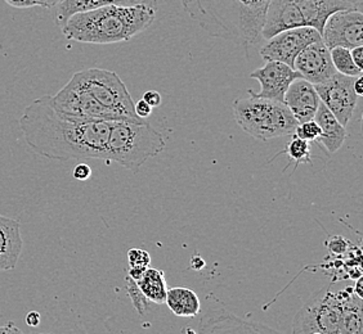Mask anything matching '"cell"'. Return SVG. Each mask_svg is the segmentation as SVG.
Masks as SVG:
<instances>
[{"label": "cell", "mask_w": 363, "mask_h": 334, "mask_svg": "<svg viewBox=\"0 0 363 334\" xmlns=\"http://www.w3.org/2000/svg\"><path fill=\"white\" fill-rule=\"evenodd\" d=\"M330 56H331V61L334 63L336 72L353 77L362 75V70L358 69L356 63L353 62L350 49L342 48V47L331 48L330 49Z\"/></svg>", "instance_id": "cell-23"}, {"label": "cell", "mask_w": 363, "mask_h": 334, "mask_svg": "<svg viewBox=\"0 0 363 334\" xmlns=\"http://www.w3.org/2000/svg\"><path fill=\"white\" fill-rule=\"evenodd\" d=\"M353 88H354V91H356L357 96H358V97H362V96H363L362 75H361V76L356 77V80H354V85H353Z\"/></svg>", "instance_id": "cell-36"}, {"label": "cell", "mask_w": 363, "mask_h": 334, "mask_svg": "<svg viewBox=\"0 0 363 334\" xmlns=\"http://www.w3.org/2000/svg\"><path fill=\"white\" fill-rule=\"evenodd\" d=\"M353 8L345 0H269L262 40L284 30L309 26L322 33L330 14L339 9Z\"/></svg>", "instance_id": "cell-7"}, {"label": "cell", "mask_w": 363, "mask_h": 334, "mask_svg": "<svg viewBox=\"0 0 363 334\" xmlns=\"http://www.w3.org/2000/svg\"><path fill=\"white\" fill-rule=\"evenodd\" d=\"M313 120L321 127V137L318 138L317 143L325 146L328 154L337 152L347 139L345 126L339 122V120L333 115V112L322 102L317 108Z\"/></svg>", "instance_id": "cell-18"}, {"label": "cell", "mask_w": 363, "mask_h": 334, "mask_svg": "<svg viewBox=\"0 0 363 334\" xmlns=\"http://www.w3.org/2000/svg\"><path fill=\"white\" fill-rule=\"evenodd\" d=\"M298 77H301L299 72L287 66L286 63L266 61V64L263 67H259L250 74V79L259 81L262 89L259 93H254L249 89L247 93L255 97L284 102L287 88Z\"/></svg>", "instance_id": "cell-13"}, {"label": "cell", "mask_w": 363, "mask_h": 334, "mask_svg": "<svg viewBox=\"0 0 363 334\" xmlns=\"http://www.w3.org/2000/svg\"><path fill=\"white\" fill-rule=\"evenodd\" d=\"M354 80L356 77L336 72L326 81L315 85L320 100L333 112L342 126L350 124L359 98L353 88Z\"/></svg>", "instance_id": "cell-10"}, {"label": "cell", "mask_w": 363, "mask_h": 334, "mask_svg": "<svg viewBox=\"0 0 363 334\" xmlns=\"http://www.w3.org/2000/svg\"><path fill=\"white\" fill-rule=\"evenodd\" d=\"M36 6H40L43 8L57 7L63 0H35Z\"/></svg>", "instance_id": "cell-35"}, {"label": "cell", "mask_w": 363, "mask_h": 334, "mask_svg": "<svg viewBox=\"0 0 363 334\" xmlns=\"http://www.w3.org/2000/svg\"><path fill=\"white\" fill-rule=\"evenodd\" d=\"M318 40H322V36L315 28H287L267 39L259 53L264 61H279L294 69L296 56L309 44Z\"/></svg>", "instance_id": "cell-11"}, {"label": "cell", "mask_w": 363, "mask_h": 334, "mask_svg": "<svg viewBox=\"0 0 363 334\" xmlns=\"http://www.w3.org/2000/svg\"><path fill=\"white\" fill-rule=\"evenodd\" d=\"M9 7L25 9V8L36 7L35 0H4Z\"/></svg>", "instance_id": "cell-31"}, {"label": "cell", "mask_w": 363, "mask_h": 334, "mask_svg": "<svg viewBox=\"0 0 363 334\" xmlns=\"http://www.w3.org/2000/svg\"><path fill=\"white\" fill-rule=\"evenodd\" d=\"M354 293H356L357 296H359L361 299L363 297V291H362V278L359 277L358 280H357L356 289H353Z\"/></svg>", "instance_id": "cell-38"}, {"label": "cell", "mask_w": 363, "mask_h": 334, "mask_svg": "<svg viewBox=\"0 0 363 334\" xmlns=\"http://www.w3.org/2000/svg\"><path fill=\"white\" fill-rule=\"evenodd\" d=\"M72 77L115 119L142 120L135 115L133 98L116 72L94 67L79 71Z\"/></svg>", "instance_id": "cell-8"}, {"label": "cell", "mask_w": 363, "mask_h": 334, "mask_svg": "<svg viewBox=\"0 0 363 334\" xmlns=\"http://www.w3.org/2000/svg\"><path fill=\"white\" fill-rule=\"evenodd\" d=\"M165 146L161 132L146 120H116L111 121L106 160L138 173L142 165L160 154Z\"/></svg>", "instance_id": "cell-5"}, {"label": "cell", "mask_w": 363, "mask_h": 334, "mask_svg": "<svg viewBox=\"0 0 363 334\" xmlns=\"http://www.w3.org/2000/svg\"><path fill=\"white\" fill-rule=\"evenodd\" d=\"M350 54L353 58V62L356 63L358 69H363V47H356V48L350 49Z\"/></svg>", "instance_id": "cell-32"}, {"label": "cell", "mask_w": 363, "mask_h": 334, "mask_svg": "<svg viewBox=\"0 0 363 334\" xmlns=\"http://www.w3.org/2000/svg\"><path fill=\"white\" fill-rule=\"evenodd\" d=\"M22 135L36 154L48 160H105L111 121H79L57 113L52 98H38L20 119Z\"/></svg>", "instance_id": "cell-1"}, {"label": "cell", "mask_w": 363, "mask_h": 334, "mask_svg": "<svg viewBox=\"0 0 363 334\" xmlns=\"http://www.w3.org/2000/svg\"><path fill=\"white\" fill-rule=\"evenodd\" d=\"M249 96L233 103L235 121L246 134L262 142L293 135L299 122L284 102Z\"/></svg>", "instance_id": "cell-6"}, {"label": "cell", "mask_w": 363, "mask_h": 334, "mask_svg": "<svg viewBox=\"0 0 363 334\" xmlns=\"http://www.w3.org/2000/svg\"><path fill=\"white\" fill-rule=\"evenodd\" d=\"M145 102H147L148 105H151L152 108H156L161 105V94L159 91H148L143 94L142 98Z\"/></svg>", "instance_id": "cell-29"}, {"label": "cell", "mask_w": 363, "mask_h": 334, "mask_svg": "<svg viewBox=\"0 0 363 334\" xmlns=\"http://www.w3.org/2000/svg\"><path fill=\"white\" fill-rule=\"evenodd\" d=\"M294 334H362V299L348 287L339 292L322 288L296 313Z\"/></svg>", "instance_id": "cell-4"}, {"label": "cell", "mask_w": 363, "mask_h": 334, "mask_svg": "<svg viewBox=\"0 0 363 334\" xmlns=\"http://www.w3.org/2000/svg\"><path fill=\"white\" fill-rule=\"evenodd\" d=\"M50 98L57 113L63 117L79 121H116L113 115L99 105L74 77Z\"/></svg>", "instance_id": "cell-9"}, {"label": "cell", "mask_w": 363, "mask_h": 334, "mask_svg": "<svg viewBox=\"0 0 363 334\" xmlns=\"http://www.w3.org/2000/svg\"><path fill=\"white\" fill-rule=\"evenodd\" d=\"M269 0H182L183 9L210 35L247 50L262 40Z\"/></svg>", "instance_id": "cell-2"}, {"label": "cell", "mask_w": 363, "mask_h": 334, "mask_svg": "<svg viewBox=\"0 0 363 334\" xmlns=\"http://www.w3.org/2000/svg\"><path fill=\"white\" fill-rule=\"evenodd\" d=\"M156 9L147 6H104L77 12L65 22L66 39L85 44H116L130 40L155 21Z\"/></svg>", "instance_id": "cell-3"}, {"label": "cell", "mask_w": 363, "mask_h": 334, "mask_svg": "<svg viewBox=\"0 0 363 334\" xmlns=\"http://www.w3.org/2000/svg\"><path fill=\"white\" fill-rule=\"evenodd\" d=\"M22 247L20 221L0 215V272L13 270L18 264Z\"/></svg>", "instance_id": "cell-16"}, {"label": "cell", "mask_w": 363, "mask_h": 334, "mask_svg": "<svg viewBox=\"0 0 363 334\" xmlns=\"http://www.w3.org/2000/svg\"><path fill=\"white\" fill-rule=\"evenodd\" d=\"M348 4H350L354 9L358 11H362L363 8V0H345Z\"/></svg>", "instance_id": "cell-37"}, {"label": "cell", "mask_w": 363, "mask_h": 334, "mask_svg": "<svg viewBox=\"0 0 363 334\" xmlns=\"http://www.w3.org/2000/svg\"><path fill=\"white\" fill-rule=\"evenodd\" d=\"M165 304L172 313L179 318H195L201 311V304L192 289L189 288H172L168 289Z\"/></svg>", "instance_id": "cell-20"}, {"label": "cell", "mask_w": 363, "mask_h": 334, "mask_svg": "<svg viewBox=\"0 0 363 334\" xmlns=\"http://www.w3.org/2000/svg\"><path fill=\"white\" fill-rule=\"evenodd\" d=\"M293 135L301 138V139L307 140V142H317L321 137V127L315 122V120H309L306 122L298 124Z\"/></svg>", "instance_id": "cell-25"}, {"label": "cell", "mask_w": 363, "mask_h": 334, "mask_svg": "<svg viewBox=\"0 0 363 334\" xmlns=\"http://www.w3.org/2000/svg\"><path fill=\"white\" fill-rule=\"evenodd\" d=\"M322 42L328 49L356 48L363 44V13L354 8L330 14L322 28Z\"/></svg>", "instance_id": "cell-12"}, {"label": "cell", "mask_w": 363, "mask_h": 334, "mask_svg": "<svg viewBox=\"0 0 363 334\" xmlns=\"http://www.w3.org/2000/svg\"><path fill=\"white\" fill-rule=\"evenodd\" d=\"M279 154H287L290 162H295V168L301 163H312V156H311V144L307 140L301 139L294 135L293 139L287 143L285 149L276 154L272 160H274Z\"/></svg>", "instance_id": "cell-22"}, {"label": "cell", "mask_w": 363, "mask_h": 334, "mask_svg": "<svg viewBox=\"0 0 363 334\" xmlns=\"http://www.w3.org/2000/svg\"><path fill=\"white\" fill-rule=\"evenodd\" d=\"M128 261L130 267H148L151 264V256L147 250L132 248L128 252Z\"/></svg>", "instance_id": "cell-26"}, {"label": "cell", "mask_w": 363, "mask_h": 334, "mask_svg": "<svg viewBox=\"0 0 363 334\" xmlns=\"http://www.w3.org/2000/svg\"><path fill=\"white\" fill-rule=\"evenodd\" d=\"M333 239H334L335 242L328 244L330 250L334 252V253H342V252H344L345 248H347V246H348V241L342 237H334Z\"/></svg>", "instance_id": "cell-30"}, {"label": "cell", "mask_w": 363, "mask_h": 334, "mask_svg": "<svg viewBox=\"0 0 363 334\" xmlns=\"http://www.w3.org/2000/svg\"><path fill=\"white\" fill-rule=\"evenodd\" d=\"M125 289L129 299H132L135 311L140 316H145L148 306H150V299H147L143 292L140 291L137 282L132 277L126 274L125 277Z\"/></svg>", "instance_id": "cell-24"}, {"label": "cell", "mask_w": 363, "mask_h": 334, "mask_svg": "<svg viewBox=\"0 0 363 334\" xmlns=\"http://www.w3.org/2000/svg\"><path fill=\"white\" fill-rule=\"evenodd\" d=\"M72 176L79 181L88 180L91 176V166L86 165V163H79V165H77L75 168H74Z\"/></svg>", "instance_id": "cell-27"}, {"label": "cell", "mask_w": 363, "mask_h": 334, "mask_svg": "<svg viewBox=\"0 0 363 334\" xmlns=\"http://www.w3.org/2000/svg\"><path fill=\"white\" fill-rule=\"evenodd\" d=\"M284 103L291 111L295 120L301 124L315 117L321 100L315 91V85L298 77L287 88Z\"/></svg>", "instance_id": "cell-15"}, {"label": "cell", "mask_w": 363, "mask_h": 334, "mask_svg": "<svg viewBox=\"0 0 363 334\" xmlns=\"http://www.w3.org/2000/svg\"><path fill=\"white\" fill-rule=\"evenodd\" d=\"M147 6L157 9V0H63L57 6L56 22L60 28L72 14L104 6Z\"/></svg>", "instance_id": "cell-19"}, {"label": "cell", "mask_w": 363, "mask_h": 334, "mask_svg": "<svg viewBox=\"0 0 363 334\" xmlns=\"http://www.w3.org/2000/svg\"><path fill=\"white\" fill-rule=\"evenodd\" d=\"M201 332L206 333H274L276 330L266 326H259L257 323H249L233 316L220 309V313L214 318L208 315L203 319Z\"/></svg>", "instance_id": "cell-17"}, {"label": "cell", "mask_w": 363, "mask_h": 334, "mask_svg": "<svg viewBox=\"0 0 363 334\" xmlns=\"http://www.w3.org/2000/svg\"><path fill=\"white\" fill-rule=\"evenodd\" d=\"M134 112L140 119H147L151 116L152 113V107L145 102L143 99H140V102L134 103Z\"/></svg>", "instance_id": "cell-28"}, {"label": "cell", "mask_w": 363, "mask_h": 334, "mask_svg": "<svg viewBox=\"0 0 363 334\" xmlns=\"http://www.w3.org/2000/svg\"><path fill=\"white\" fill-rule=\"evenodd\" d=\"M137 284L147 299H150V302H154L157 305L165 304L168 284L162 270L147 267L143 277L137 280Z\"/></svg>", "instance_id": "cell-21"}, {"label": "cell", "mask_w": 363, "mask_h": 334, "mask_svg": "<svg viewBox=\"0 0 363 334\" xmlns=\"http://www.w3.org/2000/svg\"><path fill=\"white\" fill-rule=\"evenodd\" d=\"M40 321H42V318L36 311H31L26 315V324L28 327H38L40 324Z\"/></svg>", "instance_id": "cell-33"}, {"label": "cell", "mask_w": 363, "mask_h": 334, "mask_svg": "<svg viewBox=\"0 0 363 334\" xmlns=\"http://www.w3.org/2000/svg\"><path fill=\"white\" fill-rule=\"evenodd\" d=\"M146 270L147 267H130L129 272H128V275L132 277L137 282V280H140L143 277V274H145Z\"/></svg>", "instance_id": "cell-34"}, {"label": "cell", "mask_w": 363, "mask_h": 334, "mask_svg": "<svg viewBox=\"0 0 363 334\" xmlns=\"http://www.w3.org/2000/svg\"><path fill=\"white\" fill-rule=\"evenodd\" d=\"M294 70L311 84H321L336 74L330 49L322 40L312 42L303 49L294 61Z\"/></svg>", "instance_id": "cell-14"}]
</instances>
